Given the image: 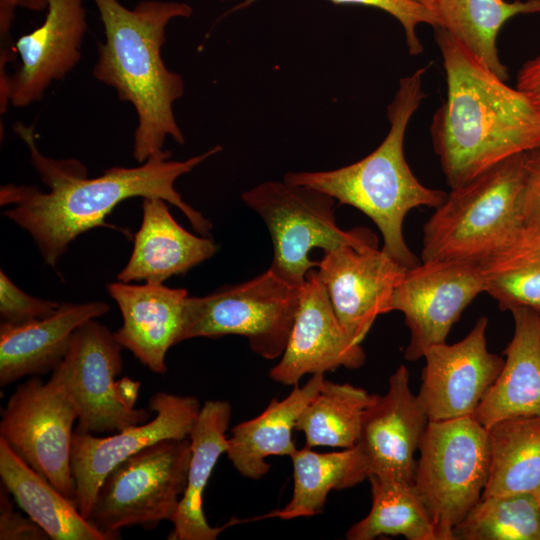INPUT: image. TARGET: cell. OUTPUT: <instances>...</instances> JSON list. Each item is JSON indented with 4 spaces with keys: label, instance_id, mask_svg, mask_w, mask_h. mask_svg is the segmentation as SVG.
I'll use <instances>...</instances> for the list:
<instances>
[{
    "label": "cell",
    "instance_id": "cell-1",
    "mask_svg": "<svg viewBox=\"0 0 540 540\" xmlns=\"http://www.w3.org/2000/svg\"><path fill=\"white\" fill-rule=\"evenodd\" d=\"M30 160L48 191L28 185L7 184L0 189V204L14 205L3 214L26 230L46 264L54 267L68 245L80 234L99 226L128 231L105 222L122 201L132 197H158L177 207L195 231L207 236L212 223L192 208L175 189L176 180L222 150L214 146L183 161L171 160L163 150L137 167H111L88 178L86 167L76 159L57 160L41 153L33 126L15 123Z\"/></svg>",
    "mask_w": 540,
    "mask_h": 540
},
{
    "label": "cell",
    "instance_id": "cell-2",
    "mask_svg": "<svg viewBox=\"0 0 540 540\" xmlns=\"http://www.w3.org/2000/svg\"><path fill=\"white\" fill-rule=\"evenodd\" d=\"M434 30L447 94L433 115L430 133L452 189L538 147L540 102L508 86L444 28Z\"/></svg>",
    "mask_w": 540,
    "mask_h": 540
},
{
    "label": "cell",
    "instance_id": "cell-3",
    "mask_svg": "<svg viewBox=\"0 0 540 540\" xmlns=\"http://www.w3.org/2000/svg\"><path fill=\"white\" fill-rule=\"evenodd\" d=\"M93 2L105 33V41L98 44L93 76L134 107L138 122L132 155L141 164L163 151L168 137L179 144L185 142L174 114L184 82L167 68L161 48L169 22L190 17L193 9L176 1L145 0L133 9L118 0Z\"/></svg>",
    "mask_w": 540,
    "mask_h": 540
},
{
    "label": "cell",
    "instance_id": "cell-4",
    "mask_svg": "<svg viewBox=\"0 0 540 540\" xmlns=\"http://www.w3.org/2000/svg\"><path fill=\"white\" fill-rule=\"evenodd\" d=\"M427 67L399 81L387 109L389 131L381 144L361 160L327 171L287 172L283 179L320 190L340 204L368 216L379 229L382 250L406 268L420 263L403 235L408 212L418 207H438L447 193L424 186L404 156V138L413 113L425 98L422 79Z\"/></svg>",
    "mask_w": 540,
    "mask_h": 540
},
{
    "label": "cell",
    "instance_id": "cell-5",
    "mask_svg": "<svg viewBox=\"0 0 540 540\" xmlns=\"http://www.w3.org/2000/svg\"><path fill=\"white\" fill-rule=\"evenodd\" d=\"M526 153L447 193L423 226L421 261L478 264L525 226Z\"/></svg>",
    "mask_w": 540,
    "mask_h": 540
},
{
    "label": "cell",
    "instance_id": "cell-6",
    "mask_svg": "<svg viewBox=\"0 0 540 540\" xmlns=\"http://www.w3.org/2000/svg\"><path fill=\"white\" fill-rule=\"evenodd\" d=\"M241 199L262 218L271 235L273 260L269 268L293 286L302 287L307 273L318 267L319 261L310 258L314 248L328 252L346 245L378 247L369 229L338 227L335 199L312 187L269 180L244 191Z\"/></svg>",
    "mask_w": 540,
    "mask_h": 540
},
{
    "label": "cell",
    "instance_id": "cell-7",
    "mask_svg": "<svg viewBox=\"0 0 540 540\" xmlns=\"http://www.w3.org/2000/svg\"><path fill=\"white\" fill-rule=\"evenodd\" d=\"M413 486L435 526L438 540L481 499L489 476L487 429L474 416L429 421L419 446Z\"/></svg>",
    "mask_w": 540,
    "mask_h": 540
},
{
    "label": "cell",
    "instance_id": "cell-8",
    "mask_svg": "<svg viewBox=\"0 0 540 540\" xmlns=\"http://www.w3.org/2000/svg\"><path fill=\"white\" fill-rule=\"evenodd\" d=\"M190 459L189 438L142 449L107 474L87 519L109 540L119 539L123 528L152 529L171 521L187 485Z\"/></svg>",
    "mask_w": 540,
    "mask_h": 540
},
{
    "label": "cell",
    "instance_id": "cell-9",
    "mask_svg": "<svg viewBox=\"0 0 540 540\" xmlns=\"http://www.w3.org/2000/svg\"><path fill=\"white\" fill-rule=\"evenodd\" d=\"M122 348L114 333L95 319L74 331L50 378L65 388L75 407V432L113 434L151 419L149 408L134 406L140 383L128 377L115 380L123 368Z\"/></svg>",
    "mask_w": 540,
    "mask_h": 540
},
{
    "label": "cell",
    "instance_id": "cell-10",
    "mask_svg": "<svg viewBox=\"0 0 540 540\" xmlns=\"http://www.w3.org/2000/svg\"><path fill=\"white\" fill-rule=\"evenodd\" d=\"M301 287L270 268L257 277L202 296H188L180 342L240 335L251 350L273 360L283 354L298 311Z\"/></svg>",
    "mask_w": 540,
    "mask_h": 540
},
{
    "label": "cell",
    "instance_id": "cell-11",
    "mask_svg": "<svg viewBox=\"0 0 540 540\" xmlns=\"http://www.w3.org/2000/svg\"><path fill=\"white\" fill-rule=\"evenodd\" d=\"M77 419L59 382L32 376L10 396L0 421V439L74 503L71 452Z\"/></svg>",
    "mask_w": 540,
    "mask_h": 540
},
{
    "label": "cell",
    "instance_id": "cell-12",
    "mask_svg": "<svg viewBox=\"0 0 540 540\" xmlns=\"http://www.w3.org/2000/svg\"><path fill=\"white\" fill-rule=\"evenodd\" d=\"M483 292L476 263L429 260L408 268L392 298V311L403 313L410 331L405 358L417 361L430 347L445 343L463 311Z\"/></svg>",
    "mask_w": 540,
    "mask_h": 540
},
{
    "label": "cell",
    "instance_id": "cell-13",
    "mask_svg": "<svg viewBox=\"0 0 540 540\" xmlns=\"http://www.w3.org/2000/svg\"><path fill=\"white\" fill-rule=\"evenodd\" d=\"M148 408L155 413L152 419L106 437L74 431L71 468L75 504L86 519L101 483L115 466L160 441L189 438L201 406L194 396L160 391L150 398Z\"/></svg>",
    "mask_w": 540,
    "mask_h": 540
},
{
    "label": "cell",
    "instance_id": "cell-14",
    "mask_svg": "<svg viewBox=\"0 0 540 540\" xmlns=\"http://www.w3.org/2000/svg\"><path fill=\"white\" fill-rule=\"evenodd\" d=\"M429 418L410 388V375L400 365L384 395H375L365 410L354 448L367 480L371 476L413 484L415 458Z\"/></svg>",
    "mask_w": 540,
    "mask_h": 540
},
{
    "label": "cell",
    "instance_id": "cell-15",
    "mask_svg": "<svg viewBox=\"0 0 540 540\" xmlns=\"http://www.w3.org/2000/svg\"><path fill=\"white\" fill-rule=\"evenodd\" d=\"M487 327L488 318L482 316L462 340L425 352L417 396L429 421L473 416L497 379L504 359L488 350Z\"/></svg>",
    "mask_w": 540,
    "mask_h": 540
},
{
    "label": "cell",
    "instance_id": "cell-16",
    "mask_svg": "<svg viewBox=\"0 0 540 540\" xmlns=\"http://www.w3.org/2000/svg\"><path fill=\"white\" fill-rule=\"evenodd\" d=\"M404 267L378 247L324 252L317 274L349 338L361 344L379 315L392 311Z\"/></svg>",
    "mask_w": 540,
    "mask_h": 540
},
{
    "label": "cell",
    "instance_id": "cell-17",
    "mask_svg": "<svg viewBox=\"0 0 540 540\" xmlns=\"http://www.w3.org/2000/svg\"><path fill=\"white\" fill-rule=\"evenodd\" d=\"M365 360L361 344L349 338L336 316L316 269L310 270L285 350L270 370V378L294 386L306 374H325L340 367L358 369Z\"/></svg>",
    "mask_w": 540,
    "mask_h": 540
},
{
    "label": "cell",
    "instance_id": "cell-18",
    "mask_svg": "<svg viewBox=\"0 0 540 540\" xmlns=\"http://www.w3.org/2000/svg\"><path fill=\"white\" fill-rule=\"evenodd\" d=\"M86 30L83 0H48L43 24L15 43L20 66L9 78L8 103L22 108L40 101L80 61Z\"/></svg>",
    "mask_w": 540,
    "mask_h": 540
},
{
    "label": "cell",
    "instance_id": "cell-19",
    "mask_svg": "<svg viewBox=\"0 0 540 540\" xmlns=\"http://www.w3.org/2000/svg\"><path fill=\"white\" fill-rule=\"evenodd\" d=\"M107 290L122 315V326L114 333L117 341L148 369L165 373L166 354L180 342L188 292L163 284L122 281L109 284Z\"/></svg>",
    "mask_w": 540,
    "mask_h": 540
},
{
    "label": "cell",
    "instance_id": "cell-20",
    "mask_svg": "<svg viewBox=\"0 0 540 540\" xmlns=\"http://www.w3.org/2000/svg\"><path fill=\"white\" fill-rule=\"evenodd\" d=\"M167 203L158 197L143 198L141 226L134 235L131 256L117 276L119 281L163 284L215 254V243L179 225Z\"/></svg>",
    "mask_w": 540,
    "mask_h": 540
},
{
    "label": "cell",
    "instance_id": "cell-21",
    "mask_svg": "<svg viewBox=\"0 0 540 540\" xmlns=\"http://www.w3.org/2000/svg\"><path fill=\"white\" fill-rule=\"evenodd\" d=\"M109 311L104 302L61 303L52 315L36 321L0 325V385L25 376H39L66 355L74 331Z\"/></svg>",
    "mask_w": 540,
    "mask_h": 540
},
{
    "label": "cell",
    "instance_id": "cell-22",
    "mask_svg": "<svg viewBox=\"0 0 540 540\" xmlns=\"http://www.w3.org/2000/svg\"><path fill=\"white\" fill-rule=\"evenodd\" d=\"M510 312L514 334L503 351V368L473 415L486 429L505 419L540 417V314Z\"/></svg>",
    "mask_w": 540,
    "mask_h": 540
},
{
    "label": "cell",
    "instance_id": "cell-23",
    "mask_svg": "<svg viewBox=\"0 0 540 540\" xmlns=\"http://www.w3.org/2000/svg\"><path fill=\"white\" fill-rule=\"evenodd\" d=\"M324 379V374L311 375L303 386L294 385L287 397L272 399L261 414L231 429L226 454L242 476L258 480L270 470L267 457L290 456L297 449L292 437L296 422Z\"/></svg>",
    "mask_w": 540,
    "mask_h": 540
},
{
    "label": "cell",
    "instance_id": "cell-24",
    "mask_svg": "<svg viewBox=\"0 0 540 540\" xmlns=\"http://www.w3.org/2000/svg\"><path fill=\"white\" fill-rule=\"evenodd\" d=\"M232 408L226 400H207L201 407L190 433L191 459L187 485L171 519L170 540H215L227 527L209 525L203 510V495L219 457L226 453V432Z\"/></svg>",
    "mask_w": 540,
    "mask_h": 540
},
{
    "label": "cell",
    "instance_id": "cell-25",
    "mask_svg": "<svg viewBox=\"0 0 540 540\" xmlns=\"http://www.w3.org/2000/svg\"><path fill=\"white\" fill-rule=\"evenodd\" d=\"M1 482L19 507L52 540H109L46 478L0 439Z\"/></svg>",
    "mask_w": 540,
    "mask_h": 540
},
{
    "label": "cell",
    "instance_id": "cell-26",
    "mask_svg": "<svg viewBox=\"0 0 540 540\" xmlns=\"http://www.w3.org/2000/svg\"><path fill=\"white\" fill-rule=\"evenodd\" d=\"M433 10L440 27L467 48L482 65L507 81V67L498 55V33L514 16L540 13V0H435Z\"/></svg>",
    "mask_w": 540,
    "mask_h": 540
},
{
    "label": "cell",
    "instance_id": "cell-27",
    "mask_svg": "<svg viewBox=\"0 0 540 540\" xmlns=\"http://www.w3.org/2000/svg\"><path fill=\"white\" fill-rule=\"evenodd\" d=\"M490 466L481 498L540 496V417H516L487 428Z\"/></svg>",
    "mask_w": 540,
    "mask_h": 540
},
{
    "label": "cell",
    "instance_id": "cell-28",
    "mask_svg": "<svg viewBox=\"0 0 540 540\" xmlns=\"http://www.w3.org/2000/svg\"><path fill=\"white\" fill-rule=\"evenodd\" d=\"M484 292L502 311L540 314V229L524 226L478 263Z\"/></svg>",
    "mask_w": 540,
    "mask_h": 540
},
{
    "label": "cell",
    "instance_id": "cell-29",
    "mask_svg": "<svg viewBox=\"0 0 540 540\" xmlns=\"http://www.w3.org/2000/svg\"><path fill=\"white\" fill-rule=\"evenodd\" d=\"M289 457L293 467L291 499L263 518L291 520L316 515L323 511L330 491L352 488L367 479L354 447L319 453L305 446Z\"/></svg>",
    "mask_w": 540,
    "mask_h": 540
},
{
    "label": "cell",
    "instance_id": "cell-30",
    "mask_svg": "<svg viewBox=\"0 0 540 540\" xmlns=\"http://www.w3.org/2000/svg\"><path fill=\"white\" fill-rule=\"evenodd\" d=\"M375 395L349 383L325 378L318 393L300 413L295 430L305 435V446L309 448H352L359 438L363 414Z\"/></svg>",
    "mask_w": 540,
    "mask_h": 540
},
{
    "label": "cell",
    "instance_id": "cell-31",
    "mask_svg": "<svg viewBox=\"0 0 540 540\" xmlns=\"http://www.w3.org/2000/svg\"><path fill=\"white\" fill-rule=\"evenodd\" d=\"M372 505L362 520L346 532L349 540L403 536L408 540H438L432 519L413 484L368 478Z\"/></svg>",
    "mask_w": 540,
    "mask_h": 540
},
{
    "label": "cell",
    "instance_id": "cell-32",
    "mask_svg": "<svg viewBox=\"0 0 540 540\" xmlns=\"http://www.w3.org/2000/svg\"><path fill=\"white\" fill-rule=\"evenodd\" d=\"M452 536L453 540H540V498L531 493L481 498Z\"/></svg>",
    "mask_w": 540,
    "mask_h": 540
},
{
    "label": "cell",
    "instance_id": "cell-33",
    "mask_svg": "<svg viewBox=\"0 0 540 540\" xmlns=\"http://www.w3.org/2000/svg\"><path fill=\"white\" fill-rule=\"evenodd\" d=\"M256 0H245L240 7ZM338 5H363L378 8L393 16L403 27L408 52L418 55L423 46L418 38L416 29L419 24H428L434 28L439 26L436 13L414 0H328Z\"/></svg>",
    "mask_w": 540,
    "mask_h": 540
},
{
    "label": "cell",
    "instance_id": "cell-34",
    "mask_svg": "<svg viewBox=\"0 0 540 540\" xmlns=\"http://www.w3.org/2000/svg\"><path fill=\"white\" fill-rule=\"evenodd\" d=\"M60 304L25 293L0 271L1 323L19 325L43 319L55 313Z\"/></svg>",
    "mask_w": 540,
    "mask_h": 540
},
{
    "label": "cell",
    "instance_id": "cell-35",
    "mask_svg": "<svg viewBox=\"0 0 540 540\" xmlns=\"http://www.w3.org/2000/svg\"><path fill=\"white\" fill-rule=\"evenodd\" d=\"M9 491L0 487V540H48V534L30 517L13 509Z\"/></svg>",
    "mask_w": 540,
    "mask_h": 540
},
{
    "label": "cell",
    "instance_id": "cell-36",
    "mask_svg": "<svg viewBox=\"0 0 540 540\" xmlns=\"http://www.w3.org/2000/svg\"><path fill=\"white\" fill-rule=\"evenodd\" d=\"M523 214L526 226L540 229V145L526 153Z\"/></svg>",
    "mask_w": 540,
    "mask_h": 540
},
{
    "label": "cell",
    "instance_id": "cell-37",
    "mask_svg": "<svg viewBox=\"0 0 540 540\" xmlns=\"http://www.w3.org/2000/svg\"><path fill=\"white\" fill-rule=\"evenodd\" d=\"M516 88L540 102V54L522 65L517 74Z\"/></svg>",
    "mask_w": 540,
    "mask_h": 540
},
{
    "label": "cell",
    "instance_id": "cell-38",
    "mask_svg": "<svg viewBox=\"0 0 540 540\" xmlns=\"http://www.w3.org/2000/svg\"><path fill=\"white\" fill-rule=\"evenodd\" d=\"M17 4L20 7L37 12L48 8V0H17Z\"/></svg>",
    "mask_w": 540,
    "mask_h": 540
},
{
    "label": "cell",
    "instance_id": "cell-39",
    "mask_svg": "<svg viewBox=\"0 0 540 540\" xmlns=\"http://www.w3.org/2000/svg\"><path fill=\"white\" fill-rule=\"evenodd\" d=\"M414 1L426 6L427 8H429L431 10H433L435 0H414Z\"/></svg>",
    "mask_w": 540,
    "mask_h": 540
},
{
    "label": "cell",
    "instance_id": "cell-40",
    "mask_svg": "<svg viewBox=\"0 0 540 540\" xmlns=\"http://www.w3.org/2000/svg\"><path fill=\"white\" fill-rule=\"evenodd\" d=\"M222 1H228V0H222Z\"/></svg>",
    "mask_w": 540,
    "mask_h": 540
},
{
    "label": "cell",
    "instance_id": "cell-41",
    "mask_svg": "<svg viewBox=\"0 0 540 540\" xmlns=\"http://www.w3.org/2000/svg\"><path fill=\"white\" fill-rule=\"evenodd\" d=\"M539 498H540V496H539Z\"/></svg>",
    "mask_w": 540,
    "mask_h": 540
}]
</instances>
